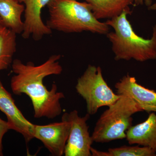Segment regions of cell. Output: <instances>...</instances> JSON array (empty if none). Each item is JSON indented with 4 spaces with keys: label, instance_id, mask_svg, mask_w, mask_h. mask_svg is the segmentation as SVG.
<instances>
[{
    "label": "cell",
    "instance_id": "7a4b0ae2",
    "mask_svg": "<svg viewBox=\"0 0 156 156\" xmlns=\"http://www.w3.org/2000/svg\"><path fill=\"white\" fill-rule=\"evenodd\" d=\"M126 9L119 16L108 19L105 23L114 29L106 35L112 43L115 60L129 61L131 59L143 62L156 59V25L153 28L150 39L137 35L127 19L131 14Z\"/></svg>",
    "mask_w": 156,
    "mask_h": 156
},
{
    "label": "cell",
    "instance_id": "277c9868",
    "mask_svg": "<svg viewBox=\"0 0 156 156\" xmlns=\"http://www.w3.org/2000/svg\"><path fill=\"white\" fill-rule=\"evenodd\" d=\"M121 95L98 120L91 135L94 142L104 143L126 138V131L132 126V116L143 111L131 98Z\"/></svg>",
    "mask_w": 156,
    "mask_h": 156
},
{
    "label": "cell",
    "instance_id": "4fadbf2b",
    "mask_svg": "<svg viewBox=\"0 0 156 156\" xmlns=\"http://www.w3.org/2000/svg\"><path fill=\"white\" fill-rule=\"evenodd\" d=\"M92 8L98 20L110 19L119 16L124 10L130 9L134 0H84Z\"/></svg>",
    "mask_w": 156,
    "mask_h": 156
},
{
    "label": "cell",
    "instance_id": "2e32d148",
    "mask_svg": "<svg viewBox=\"0 0 156 156\" xmlns=\"http://www.w3.org/2000/svg\"><path fill=\"white\" fill-rule=\"evenodd\" d=\"M10 130L8 122L0 119V156H3L2 140L5 134Z\"/></svg>",
    "mask_w": 156,
    "mask_h": 156
},
{
    "label": "cell",
    "instance_id": "ffe728a7",
    "mask_svg": "<svg viewBox=\"0 0 156 156\" xmlns=\"http://www.w3.org/2000/svg\"><path fill=\"white\" fill-rule=\"evenodd\" d=\"M18 1L20 2V0H18Z\"/></svg>",
    "mask_w": 156,
    "mask_h": 156
},
{
    "label": "cell",
    "instance_id": "7c38bea8",
    "mask_svg": "<svg viewBox=\"0 0 156 156\" xmlns=\"http://www.w3.org/2000/svg\"><path fill=\"white\" fill-rule=\"evenodd\" d=\"M25 6L18 0H0V18L3 25L16 34H22L24 22L21 16Z\"/></svg>",
    "mask_w": 156,
    "mask_h": 156
},
{
    "label": "cell",
    "instance_id": "52a82bcc",
    "mask_svg": "<svg viewBox=\"0 0 156 156\" xmlns=\"http://www.w3.org/2000/svg\"><path fill=\"white\" fill-rule=\"evenodd\" d=\"M70 128V122L64 114L61 122L34 125V138L41 140L52 156H61L64 154Z\"/></svg>",
    "mask_w": 156,
    "mask_h": 156
},
{
    "label": "cell",
    "instance_id": "9a60e30c",
    "mask_svg": "<svg viewBox=\"0 0 156 156\" xmlns=\"http://www.w3.org/2000/svg\"><path fill=\"white\" fill-rule=\"evenodd\" d=\"M103 156H156V153L145 147L124 146L108 149V151H103Z\"/></svg>",
    "mask_w": 156,
    "mask_h": 156
},
{
    "label": "cell",
    "instance_id": "5b68a950",
    "mask_svg": "<svg viewBox=\"0 0 156 156\" xmlns=\"http://www.w3.org/2000/svg\"><path fill=\"white\" fill-rule=\"evenodd\" d=\"M76 89L86 101L87 113L90 115L95 114L100 108L114 103L121 96L109 87L101 68L92 65L78 79Z\"/></svg>",
    "mask_w": 156,
    "mask_h": 156
},
{
    "label": "cell",
    "instance_id": "9c48e42d",
    "mask_svg": "<svg viewBox=\"0 0 156 156\" xmlns=\"http://www.w3.org/2000/svg\"><path fill=\"white\" fill-rule=\"evenodd\" d=\"M117 94L130 98L143 110L156 113V92L137 83L136 78L129 74L115 84Z\"/></svg>",
    "mask_w": 156,
    "mask_h": 156
},
{
    "label": "cell",
    "instance_id": "8992f818",
    "mask_svg": "<svg viewBox=\"0 0 156 156\" xmlns=\"http://www.w3.org/2000/svg\"><path fill=\"white\" fill-rule=\"evenodd\" d=\"M71 123L70 131L65 150L66 156H91L94 142L89 131L87 122L90 115L80 116L76 110L64 113Z\"/></svg>",
    "mask_w": 156,
    "mask_h": 156
},
{
    "label": "cell",
    "instance_id": "d6986e66",
    "mask_svg": "<svg viewBox=\"0 0 156 156\" xmlns=\"http://www.w3.org/2000/svg\"><path fill=\"white\" fill-rule=\"evenodd\" d=\"M0 24H2V20H1V18H0Z\"/></svg>",
    "mask_w": 156,
    "mask_h": 156
},
{
    "label": "cell",
    "instance_id": "5bb4252c",
    "mask_svg": "<svg viewBox=\"0 0 156 156\" xmlns=\"http://www.w3.org/2000/svg\"><path fill=\"white\" fill-rule=\"evenodd\" d=\"M16 34L0 24V71L7 69L16 51Z\"/></svg>",
    "mask_w": 156,
    "mask_h": 156
},
{
    "label": "cell",
    "instance_id": "e0dca14e",
    "mask_svg": "<svg viewBox=\"0 0 156 156\" xmlns=\"http://www.w3.org/2000/svg\"><path fill=\"white\" fill-rule=\"evenodd\" d=\"M144 4L149 7L152 5V0H134L133 5L134 6H137L143 5Z\"/></svg>",
    "mask_w": 156,
    "mask_h": 156
},
{
    "label": "cell",
    "instance_id": "ba28073f",
    "mask_svg": "<svg viewBox=\"0 0 156 156\" xmlns=\"http://www.w3.org/2000/svg\"><path fill=\"white\" fill-rule=\"evenodd\" d=\"M0 111L6 115L10 130L22 134L27 143L34 138V125L26 119L16 106L11 94L4 87L1 79Z\"/></svg>",
    "mask_w": 156,
    "mask_h": 156
},
{
    "label": "cell",
    "instance_id": "3957f363",
    "mask_svg": "<svg viewBox=\"0 0 156 156\" xmlns=\"http://www.w3.org/2000/svg\"><path fill=\"white\" fill-rule=\"evenodd\" d=\"M47 6L50 17L46 25L51 30L66 33L89 31L106 35L109 32V26L95 17L91 6L87 2L50 0Z\"/></svg>",
    "mask_w": 156,
    "mask_h": 156
},
{
    "label": "cell",
    "instance_id": "8fae6325",
    "mask_svg": "<svg viewBox=\"0 0 156 156\" xmlns=\"http://www.w3.org/2000/svg\"><path fill=\"white\" fill-rule=\"evenodd\" d=\"M126 139L130 145L145 147L156 153V113H150L145 121L131 126L126 131Z\"/></svg>",
    "mask_w": 156,
    "mask_h": 156
},
{
    "label": "cell",
    "instance_id": "30bf717a",
    "mask_svg": "<svg viewBox=\"0 0 156 156\" xmlns=\"http://www.w3.org/2000/svg\"><path fill=\"white\" fill-rule=\"evenodd\" d=\"M50 0H20L25 6L24 30L21 35L27 39L32 37L34 41L41 40L45 35L50 34L52 30L42 20L41 12Z\"/></svg>",
    "mask_w": 156,
    "mask_h": 156
},
{
    "label": "cell",
    "instance_id": "ac0fdd59",
    "mask_svg": "<svg viewBox=\"0 0 156 156\" xmlns=\"http://www.w3.org/2000/svg\"><path fill=\"white\" fill-rule=\"evenodd\" d=\"M149 10H156V3L152 5H151L148 7Z\"/></svg>",
    "mask_w": 156,
    "mask_h": 156
},
{
    "label": "cell",
    "instance_id": "6da1fadb",
    "mask_svg": "<svg viewBox=\"0 0 156 156\" xmlns=\"http://www.w3.org/2000/svg\"><path fill=\"white\" fill-rule=\"evenodd\" d=\"M61 57L60 55H52L38 66L30 61L23 63L18 59L12 62V71L15 75L11 79V90L15 95L25 94L29 97L34 118L53 119L62 113L60 102L65 98L64 94L57 92L56 84L53 83L48 90L43 83L46 77L62 73V67L58 61Z\"/></svg>",
    "mask_w": 156,
    "mask_h": 156
}]
</instances>
